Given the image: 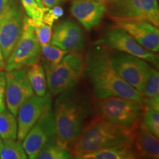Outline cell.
Listing matches in <instances>:
<instances>
[{"label":"cell","instance_id":"6da1fadb","mask_svg":"<svg viewBox=\"0 0 159 159\" xmlns=\"http://www.w3.org/2000/svg\"><path fill=\"white\" fill-rule=\"evenodd\" d=\"M94 98L122 97L143 102L142 93L130 86L117 74L112 64L109 49L101 44L89 49L84 56V72Z\"/></svg>","mask_w":159,"mask_h":159},{"label":"cell","instance_id":"7a4b0ae2","mask_svg":"<svg viewBox=\"0 0 159 159\" xmlns=\"http://www.w3.org/2000/svg\"><path fill=\"white\" fill-rule=\"evenodd\" d=\"M54 114L57 143L71 150L86 125L90 105L84 95L69 89L57 95Z\"/></svg>","mask_w":159,"mask_h":159},{"label":"cell","instance_id":"3957f363","mask_svg":"<svg viewBox=\"0 0 159 159\" xmlns=\"http://www.w3.org/2000/svg\"><path fill=\"white\" fill-rule=\"evenodd\" d=\"M133 136V129L94 116L85 125L71 152L74 158L110 147L131 144Z\"/></svg>","mask_w":159,"mask_h":159},{"label":"cell","instance_id":"277c9868","mask_svg":"<svg viewBox=\"0 0 159 159\" xmlns=\"http://www.w3.org/2000/svg\"><path fill=\"white\" fill-rule=\"evenodd\" d=\"M144 108L142 102L122 97L95 98L93 104L95 117L131 129L142 120Z\"/></svg>","mask_w":159,"mask_h":159},{"label":"cell","instance_id":"5b68a950","mask_svg":"<svg viewBox=\"0 0 159 159\" xmlns=\"http://www.w3.org/2000/svg\"><path fill=\"white\" fill-rule=\"evenodd\" d=\"M42 65L49 93L57 96L79 83L84 72V56L81 52H70L57 64Z\"/></svg>","mask_w":159,"mask_h":159},{"label":"cell","instance_id":"8992f818","mask_svg":"<svg viewBox=\"0 0 159 159\" xmlns=\"http://www.w3.org/2000/svg\"><path fill=\"white\" fill-rule=\"evenodd\" d=\"M106 13L112 19L142 21L159 26V5L157 0H108Z\"/></svg>","mask_w":159,"mask_h":159},{"label":"cell","instance_id":"52a82bcc","mask_svg":"<svg viewBox=\"0 0 159 159\" xmlns=\"http://www.w3.org/2000/svg\"><path fill=\"white\" fill-rule=\"evenodd\" d=\"M41 57V46L35 34L28 17L24 16L23 29L19 41L5 61L6 71L27 68L39 62Z\"/></svg>","mask_w":159,"mask_h":159},{"label":"cell","instance_id":"ba28073f","mask_svg":"<svg viewBox=\"0 0 159 159\" xmlns=\"http://www.w3.org/2000/svg\"><path fill=\"white\" fill-rule=\"evenodd\" d=\"M24 16L17 0H10L0 12V47L5 61L21 36Z\"/></svg>","mask_w":159,"mask_h":159},{"label":"cell","instance_id":"9c48e42d","mask_svg":"<svg viewBox=\"0 0 159 159\" xmlns=\"http://www.w3.org/2000/svg\"><path fill=\"white\" fill-rule=\"evenodd\" d=\"M95 43L113 50L138 57L148 61L155 68L158 69V55L144 48L129 33L120 27L115 26L108 29Z\"/></svg>","mask_w":159,"mask_h":159},{"label":"cell","instance_id":"30bf717a","mask_svg":"<svg viewBox=\"0 0 159 159\" xmlns=\"http://www.w3.org/2000/svg\"><path fill=\"white\" fill-rule=\"evenodd\" d=\"M109 54L111 64L117 74L141 92L145 78L152 66L144 60L122 52L109 51Z\"/></svg>","mask_w":159,"mask_h":159},{"label":"cell","instance_id":"8fae6325","mask_svg":"<svg viewBox=\"0 0 159 159\" xmlns=\"http://www.w3.org/2000/svg\"><path fill=\"white\" fill-rule=\"evenodd\" d=\"M56 140V128L52 108L43 113L25 139L22 146L27 158L36 159L40 151L49 143Z\"/></svg>","mask_w":159,"mask_h":159},{"label":"cell","instance_id":"7c38bea8","mask_svg":"<svg viewBox=\"0 0 159 159\" xmlns=\"http://www.w3.org/2000/svg\"><path fill=\"white\" fill-rule=\"evenodd\" d=\"M5 103L7 108L16 116L18 111L25 101L35 94L27 76V68L5 72Z\"/></svg>","mask_w":159,"mask_h":159},{"label":"cell","instance_id":"4fadbf2b","mask_svg":"<svg viewBox=\"0 0 159 159\" xmlns=\"http://www.w3.org/2000/svg\"><path fill=\"white\" fill-rule=\"evenodd\" d=\"M49 108H52L51 94L49 92H47L44 97L34 94L21 105L16 115L18 140L22 142L40 116Z\"/></svg>","mask_w":159,"mask_h":159},{"label":"cell","instance_id":"5bb4252c","mask_svg":"<svg viewBox=\"0 0 159 159\" xmlns=\"http://www.w3.org/2000/svg\"><path fill=\"white\" fill-rule=\"evenodd\" d=\"M50 43L69 52H83L85 38L82 28L72 20L61 21L55 26Z\"/></svg>","mask_w":159,"mask_h":159},{"label":"cell","instance_id":"9a60e30c","mask_svg":"<svg viewBox=\"0 0 159 159\" xmlns=\"http://www.w3.org/2000/svg\"><path fill=\"white\" fill-rule=\"evenodd\" d=\"M116 27H120L129 33L141 46L152 52L159 50L158 27L142 21L113 19Z\"/></svg>","mask_w":159,"mask_h":159},{"label":"cell","instance_id":"2e32d148","mask_svg":"<svg viewBox=\"0 0 159 159\" xmlns=\"http://www.w3.org/2000/svg\"><path fill=\"white\" fill-rule=\"evenodd\" d=\"M70 11L85 30H91L100 25L106 7L101 0H73Z\"/></svg>","mask_w":159,"mask_h":159},{"label":"cell","instance_id":"e0dca14e","mask_svg":"<svg viewBox=\"0 0 159 159\" xmlns=\"http://www.w3.org/2000/svg\"><path fill=\"white\" fill-rule=\"evenodd\" d=\"M132 145L137 158L158 159L159 158L158 138L145 127L141 120L133 128Z\"/></svg>","mask_w":159,"mask_h":159},{"label":"cell","instance_id":"ac0fdd59","mask_svg":"<svg viewBox=\"0 0 159 159\" xmlns=\"http://www.w3.org/2000/svg\"><path fill=\"white\" fill-rule=\"evenodd\" d=\"M77 159H136L133 145L125 144L110 147L94 152L83 153L74 157Z\"/></svg>","mask_w":159,"mask_h":159},{"label":"cell","instance_id":"d6986e66","mask_svg":"<svg viewBox=\"0 0 159 159\" xmlns=\"http://www.w3.org/2000/svg\"><path fill=\"white\" fill-rule=\"evenodd\" d=\"M145 107L159 109V74L158 69L151 67L143 84L142 91Z\"/></svg>","mask_w":159,"mask_h":159},{"label":"cell","instance_id":"ffe728a7","mask_svg":"<svg viewBox=\"0 0 159 159\" xmlns=\"http://www.w3.org/2000/svg\"><path fill=\"white\" fill-rule=\"evenodd\" d=\"M27 76L35 94L44 97L47 93V83L43 65L39 61L30 66L27 68Z\"/></svg>","mask_w":159,"mask_h":159},{"label":"cell","instance_id":"44dd1931","mask_svg":"<svg viewBox=\"0 0 159 159\" xmlns=\"http://www.w3.org/2000/svg\"><path fill=\"white\" fill-rule=\"evenodd\" d=\"M18 125L16 116L7 108L0 112V137L2 140L17 139Z\"/></svg>","mask_w":159,"mask_h":159},{"label":"cell","instance_id":"7402d4cb","mask_svg":"<svg viewBox=\"0 0 159 159\" xmlns=\"http://www.w3.org/2000/svg\"><path fill=\"white\" fill-rule=\"evenodd\" d=\"M72 158L71 150L61 146L55 140L40 151L36 159H69Z\"/></svg>","mask_w":159,"mask_h":159},{"label":"cell","instance_id":"603a6c76","mask_svg":"<svg viewBox=\"0 0 159 159\" xmlns=\"http://www.w3.org/2000/svg\"><path fill=\"white\" fill-rule=\"evenodd\" d=\"M27 156L22 144L16 139L3 140V146L0 152V159H26Z\"/></svg>","mask_w":159,"mask_h":159},{"label":"cell","instance_id":"cb8c5ba5","mask_svg":"<svg viewBox=\"0 0 159 159\" xmlns=\"http://www.w3.org/2000/svg\"><path fill=\"white\" fill-rule=\"evenodd\" d=\"M69 52L64 50L52 44L41 46V55H43V63L49 65L58 63Z\"/></svg>","mask_w":159,"mask_h":159},{"label":"cell","instance_id":"d4e9b609","mask_svg":"<svg viewBox=\"0 0 159 159\" xmlns=\"http://www.w3.org/2000/svg\"><path fill=\"white\" fill-rule=\"evenodd\" d=\"M145 107V106H144ZM142 120L145 127L154 136L159 137V109L145 107Z\"/></svg>","mask_w":159,"mask_h":159},{"label":"cell","instance_id":"484cf974","mask_svg":"<svg viewBox=\"0 0 159 159\" xmlns=\"http://www.w3.org/2000/svg\"><path fill=\"white\" fill-rule=\"evenodd\" d=\"M28 20L34 29L35 34L41 46L50 43L52 34V30L51 26L47 25L42 21L32 19L29 17Z\"/></svg>","mask_w":159,"mask_h":159},{"label":"cell","instance_id":"4316f807","mask_svg":"<svg viewBox=\"0 0 159 159\" xmlns=\"http://www.w3.org/2000/svg\"><path fill=\"white\" fill-rule=\"evenodd\" d=\"M27 16L32 19L42 21L43 16L47 7H41L35 0H20Z\"/></svg>","mask_w":159,"mask_h":159},{"label":"cell","instance_id":"83f0119b","mask_svg":"<svg viewBox=\"0 0 159 159\" xmlns=\"http://www.w3.org/2000/svg\"><path fill=\"white\" fill-rule=\"evenodd\" d=\"M63 15V9L61 6L55 5L51 8H47L43 16L42 21L47 25L52 27L55 21L62 17Z\"/></svg>","mask_w":159,"mask_h":159},{"label":"cell","instance_id":"f1b7e54d","mask_svg":"<svg viewBox=\"0 0 159 159\" xmlns=\"http://www.w3.org/2000/svg\"><path fill=\"white\" fill-rule=\"evenodd\" d=\"M5 72L0 71V112L6 108L5 103Z\"/></svg>","mask_w":159,"mask_h":159},{"label":"cell","instance_id":"f546056e","mask_svg":"<svg viewBox=\"0 0 159 159\" xmlns=\"http://www.w3.org/2000/svg\"><path fill=\"white\" fill-rule=\"evenodd\" d=\"M64 1L65 0H41L43 5L47 8H51L55 5H58Z\"/></svg>","mask_w":159,"mask_h":159},{"label":"cell","instance_id":"4dcf8cb0","mask_svg":"<svg viewBox=\"0 0 159 159\" xmlns=\"http://www.w3.org/2000/svg\"><path fill=\"white\" fill-rule=\"evenodd\" d=\"M5 61L3 57L1 47H0V68H4V67H5Z\"/></svg>","mask_w":159,"mask_h":159},{"label":"cell","instance_id":"1f68e13d","mask_svg":"<svg viewBox=\"0 0 159 159\" xmlns=\"http://www.w3.org/2000/svg\"><path fill=\"white\" fill-rule=\"evenodd\" d=\"M10 0H0V12L5 7L6 5L9 2Z\"/></svg>","mask_w":159,"mask_h":159},{"label":"cell","instance_id":"d6a6232c","mask_svg":"<svg viewBox=\"0 0 159 159\" xmlns=\"http://www.w3.org/2000/svg\"><path fill=\"white\" fill-rule=\"evenodd\" d=\"M2 146H3V140L2 139L1 137H0V152H1V150H2Z\"/></svg>","mask_w":159,"mask_h":159},{"label":"cell","instance_id":"836d02e7","mask_svg":"<svg viewBox=\"0 0 159 159\" xmlns=\"http://www.w3.org/2000/svg\"><path fill=\"white\" fill-rule=\"evenodd\" d=\"M101 1H102V2H106V1H108V0H101Z\"/></svg>","mask_w":159,"mask_h":159},{"label":"cell","instance_id":"e575fe53","mask_svg":"<svg viewBox=\"0 0 159 159\" xmlns=\"http://www.w3.org/2000/svg\"><path fill=\"white\" fill-rule=\"evenodd\" d=\"M157 1H158V0H157Z\"/></svg>","mask_w":159,"mask_h":159}]
</instances>
